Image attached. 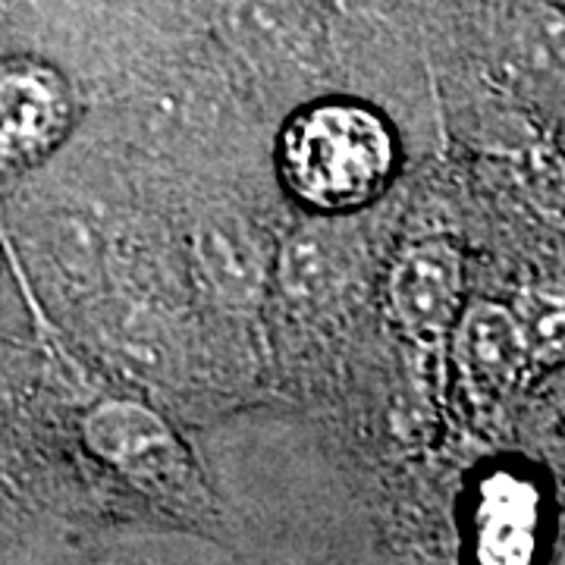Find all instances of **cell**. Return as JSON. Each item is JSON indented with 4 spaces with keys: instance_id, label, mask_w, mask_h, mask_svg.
Wrapping results in <instances>:
<instances>
[{
    "instance_id": "cell-4",
    "label": "cell",
    "mask_w": 565,
    "mask_h": 565,
    "mask_svg": "<svg viewBox=\"0 0 565 565\" xmlns=\"http://www.w3.org/2000/svg\"><path fill=\"white\" fill-rule=\"evenodd\" d=\"M537 541V493L527 481L497 475L481 490L478 559L481 565H527Z\"/></svg>"
},
{
    "instance_id": "cell-2",
    "label": "cell",
    "mask_w": 565,
    "mask_h": 565,
    "mask_svg": "<svg viewBox=\"0 0 565 565\" xmlns=\"http://www.w3.org/2000/svg\"><path fill=\"white\" fill-rule=\"evenodd\" d=\"M85 437L102 459L120 468L136 484L170 490L185 475L173 434L139 405H102L85 424Z\"/></svg>"
},
{
    "instance_id": "cell-1",
    "label": "cell",
    "mask_w": 565,
    "mask_h": 565,
    "mask_svg": "<svg viewBox=\"0 0 565 565\" xmlns=\"http://www.w3.org/2000/svg\"><path fill=\"white\" fill-rule=\"evenodd\" d=\"M396 163L386 122L359 104H318L286 126L282 180L299 202L337 214L377 199Z\"/></svg>"
},
{
    "instance_id": "cell-3",
    "label": "cell",
    "mask_w": 565,
    "mask_h": 565,
    "mask_svg": "<svg viewBox=\"0 0 565 565\" xmlns=\"http://www.w3.org/2000/svg\"><path fill=\"white\" fill-rule=\"evenodd\" d=\"M393 311L418 340H440L462 315V258L452 245H415L390 282Z\"/></svg>"
},
{
    "instance_id": "cell-5",
    "label": "cell",
    "mask_w": 565,
    "mask_h": 565,
    "mask_svg": "<svg viewBox=\"0 0 565 565\" xmlns=\"http://www.w3.org/2000/svg\"><path fill=\"white\" fill-rule=\"evenodd\" d=\"M527 340L522 323L500 305H475L459 323V359L471 384L500 393L512 384L525 362Z\"/></svg>"
},
{
    "instance_id": "cell-6",
    "label": "cell",
    "mask_w": 565,
    "mask_h": 565,
    "mask_svg": "<svg viewBox=\"0 0 565 565\" xmlns=\"http://www.w3.org/2000/svg\"><path fill=\"white\" fill-rule=\"evenodd\" d=\"M61 126V102L32 76L0 82V141L32 151L51 139Z\"/></svg>"
}]
</instances>
